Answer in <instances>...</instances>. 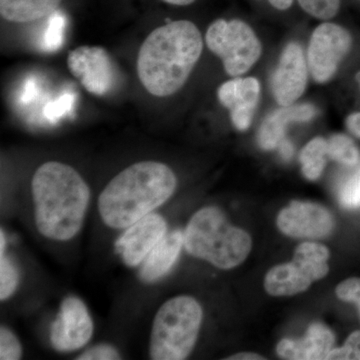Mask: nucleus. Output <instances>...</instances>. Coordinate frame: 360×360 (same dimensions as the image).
I'll return each instance as SVG.
<instances>
[{"instance_id":"16","label":"nucleus","mask_w":360,"mask_h":360,"mask_svg":"<svg viewBox=\"0 0 360 360\" xmlns=\"http://www.w3.org/2000/svg\"><path fill=\"white\" fill-rule=\"evenodd\" d=\"M184 246V232H168L141 265L139 276L143 283H155L169 274Z\"/></svg>"},{"instance_id":"34","label":"nucleus","mask_w":360,"mask_h":360,"mask_svg":"<svg viewBox=\"0 0 360 360\" xmlns=\"http://www.w3.org/2000/svg\"><path fill=\"white\" fill-rule=\"evenodd\" d=\"M269 1L274 8L279 9V11H286L293 4V0H269Z\"/></svg>"},{"instance_id":"14","label":"nucleus","mask_w":360,"mask_h":360,"mask_svg":"<svg viewBox=\"0 0 360 360\" xmlns=\"http://www.w3.org/2000/svg\"><path fill=\"white\" fill-rule=\"evenodd\" d=\"M333 345L335 335L330 329L321 323H314L302 340H281L276 352L284 359L321 360L328 359Z\"/></svg>"},{"instance_id":"18","label":"nucleus","mask_w":360,"mask_h":360,"mask_svg":"<svg viewBox=\"0 0 360 360\" xmlns=\"http://www.w3.org/2000/svg\"><path fill=\"white\" fill-rule=\"evenodd\" d=\"M63 0H0V14L13 23H27L49 18Z\"/></svg>"},{"instance_id":"15","label":"nucleus","mask_w":360,"mask_h":360,"mask_svg":"<svg viewBox=\"0 0 360 360\" xmlns=\"http://www.w3.org/2000/svg\"><path fill=\"white\" fill-rule=\"evenodd\" d=\"M316 115V110L309 103L283 106L266 116L259 131L257 141L265 150L276 148L284 139L286 127L291 122H305Z\"/></svg>"},{"instance_id":"9","label":"nucleus","mask_w":360,"mask_h":360,"mask_svg":"<svg viewBox=\"0 0 360 360\" xmlns=\"http://www.w3.org/2000/svg\"><path fill=\"white\" fill-rule=\"evenodd\" d=\"M68 66L71 75L94 96H105L115 85V63L103 47L84 45L73 49L68 54Z\"/></svg>"},{"instance_id":"32","label":"nucleus","mask_w":360,"mask_h":360,"mask_svg":"<svg viewBox=\"0 0 360 360\" xmlns=\"http://www.w3.org/2000/svg\"><path fill=\"white\" fill-rule=\"evenodd\" d=\"M347 127L350 134L360 139V112H355L347 118Z\"/></svg>"},{"instance_id":"2","label":"nucleus","mask_w":360,"mask_h":360,"mask_svg":"<svg viewBox=\"0 0 360 360\" xmlns=\"http://www.w3.org/2000/svg\"><path fill=\"white\" fill-rule=\"evenodd\" d=\"M202 49V37L191 21H172L155 28L139 51L137 75L141 84L153 96L176 94L200 60Z\"/></svg>"},{"instance_id":"22","label":"nucleus","mask_w":360,"mask_h":360,"mask_svg":"<svg viewBox=\"0 0 360 360\" xmlns=\"http://www.w3.org/2000/svg\"><path fill=\"white\" fill-rule=\"evenodd\" d=\"M51 14L49 26L42 39V49L45 51H56L60 49L65 37V20L63 16Z\"/></svg>"},{"instance_id":"4","label":"nucleus","mask_w":360,"mask_h":360,"mask_svg":"<svg viewBox=\"0 0 360 360\" xmlns=\"http://www.w3.org/2000/svg\"><path fill=\"white\" fill-rule=\"evenodd\" d=\"M184 236V248L188 255L220 269L243 264L252 246L250 234L229 224L215 206H205L194 213Z\"/></svg>"},{"instance_id":"30","label":"nucleus","mask_w":360,"mask_h":360,"mask_svg":"<svg viewBox=\"0 0 360 360\" xmlns=\"http://www.w3.org/2000/svg\"><path fill=\"white\" fill-rule=\"evenodd\" d=\"M336 295L345 302L355 303L360 307V278L352 277L338 284L335 290Z\"/></svg>"},{"instance_id":"21","label":"nucleus","mask_w":360,"mask_h":360,"mask_svg":"<svg viewBox=\"0 0 360 360\" xmlns=\"http://www.w3.org/2000/svg\"><path fill=\"white\" fill-rule=\"evenodd\" d=\"M20 283V269L6 255V250L0 251V300H8L15 293Z\"/></svg>"},{"instance_id":"29","label":"nucleus","mask_w":360,"mask_h":360,"mask_svg":"<svg viewBox=\"0 0 360 360\" xmlns=\"http://www.w3.org/2000/svg\"><path fill=\"white\" fill-rule=\"evenodd\" d=\"M295 258L310 262H326L329 258V250L328 248L319 243H304L296 248Z\"/></svg>"},{"instance_id":"7","label":"nucleus","mask_w":360,"mask_h":360,"mask_svg":"<svg viewBox=\"0 0 360 360\" xmlns=\"http://www.w3.org/2000/svg\"><path fill=\"white\" fill-rule=\"evenodd\" d=\"M352 46V37L342 26L322 23L315 28L307 51L310 75L319 84L329 82Z\"/></svg>"},{"instance_id":"6","label":"nucleus","mask_w":360,"mask_h":360,"mask_svg":"<svg viewBox=\"0 0 360 360\" xmlns=\"http://www.w3.org/2000/svg\"><path fill=\"white\" fill-rule=\"evenodd\" d=\"M205 42L231 77L245 75L262 56V44L255 32L238 20H215L206 32Z\"/></svg>"},{"instance_id":"11","label":"nucleus","mask_w":360,"mask_h":360,"mask_svg":"<svg viewBox=\"0 0 360 360\" xmlns=\"http://www.w3.org/2000/svg\"><path fill=\"white\" fill-rule=\"evenodd\" d=\"M309 65L302 47L296 42L286 45L271 77V90L276 103L290 106L307 89Z\"/></svg>"},{"instance_id":"20","label":"nucleus","mask_w":360,"mask_h":360,"mask_svg":"<svg viewBox=\"0 0 360 360\" xmlns=\"http://www.w3.org/2000/svg\"><path fill=\"white\" fill-rule=\"evenodd\" d=\"M328 156L347 167H354L360 160L356 144L345 134H335L330 137L328 141Z\"/></svg>"},{"instance_id":"26","label":"nucleus","mask_w":360,"mask_h":360,"mask_svg":"<svg viewBox=\"0 0 360 360\" xmlns=\"http://www.w3.org/2000/svg\"><path fill=\"white\" fill-rule=\"evenodd\" d=\"M328 359L360 360V330L348 336L342 347L333 348L329 352Z\"/></svg>"},{"instance_id":"12","label":"nucleus","mask_w":360,"mask_h":360,"mask_svg":"<svg viewBox=\"0 0 360 360\" xmlns=\"http://www.w3.org/2000/svg\"><path fill=\"white\" fill-rule=\"evenodd\" d=\"M278 229L295 238H324L335 227L333 215L326 208L311 202L293 201L277 217Z\"/></svg>"},{"instance_id":"27","label":"nucleus","mask_w":360,"mask_h":360,"mask_svg":"<svg viewBox=\"0 0 360 360\" xmlns=\"http://www.w3.org/2000/svg\"><path fill=\"white\" fill-rule=\"evenodd\" d=\"M77 360H116L122 359L120 350L108 343H98L84 350Z\"/></svg>"},{"instance_id":"35","label":"nucleus","mask_w":360,"mask_h":360,"mask_svg":"<svg viewBox=\"0 0 360 360\" xmlns=\"http://www.w3.org/2000/svg\"><path fill=\"white\" fill-rule=\"evenodd\" d=\"M226 359L229 360H260L264 359V357L260 356V355L253 354H238L233 355V356L227 357Z\"/></svg>"},{"instance_id":"10","label":"nucleus","mask_w":360,"mask_h":360,"mask_svg":"<svg viewBox=\"0 0 360 360\" xmlns=\"http://www.w3.org/2000/svg\"><path fill=\"white\" fill-rule=\"evenodd\" d=\"M167 233L165 217L160 213H150L124 229L116 240V252L127 267L141 266Z\"/></svg>"},{"instance_id":"28","label":"nucleus","mask_w":360,"mask_h":360,"mask_svg":"<svg viewBox=\"0 0 360 360\" xmlns=\"http://www.w3.org/2000/svg\"><path fill=\"white\" fill-rule=\"evenodd\" d=\"M73 103H75V96L73 94H63V96L49 101L45 105L44 115L47 120H58V118L63 117V116L70 112Z\"/></svg>"},{"instance_id":"23","label":"nucleus","mask_w":360,"mask_h":360,"mask_svg":"<svg viewBox=\"0 0 360 360\" xmlns=\"http://www.w3.org/2000/svg\"><path fill=\"white\" fill-rule=\"evenodd\" d=\"M305 13L319 20H330L340 11V0H298Z\"/></svg>"},{"instance_id":"36","label":"nucleus","mask_w":360,"mask_h":360,"mask_svg":"<svg viewBox=\"0 0 360 360\" xmlns=\"http://www.w3.org/2000/svg\"><path fill=\"white\" fill-rule=\"evenodd\" d=\"M162 1L167 2L168 4H172V6H186L193 4L196 0H162Z\"/></svg>"},{"instance_id":"37","label":"nucleus","mask_w":360,"mask_h":360,"mask_svg":"<svg viewBox=\"0 0 360 360\" xmlns=\"http://www.w3.org/2000/svg\"><path fill=\"white\" fill-rule=\"evenodd\" d=\"M359 316H360V307H359Z\"/></svg>"},{"instance_id":"33","label":"nucleus","mask_w":360,"mask_h":360,"mask_svg":"<svg viewBox=\"0 0 360 360\" xmlns=\"http://www.w3.org/2000/svg\"><path fill=\"white\" fill-rule=\"evenodd\" d=\"M281 155L284 160H290L293 153H295V148H293L292 143L288 139H284L278 146Z\"/></svg>"},{"instance_id":"8","label":"nucleus","mask_w":360,"mask_h":360,"mask_svg":"<svg viewBox=\"0 0 360 360\" xmlns=\"http://www.w3.org/2000/svg\"><path fill=\"white\" fill-rule=\"evenodd\" d=\"M94 331L89 307L82 298L70 295L61 302L52 321L49 340L56 352H75L89 345Z\"/></svg>"},{"instance_id":"25","label":"nucleus","mask_w":360,"mask_h":360,"mask_svg":"<svg viewBox=\"0 0 360 360\" xmlns=\"http://www.w3.org/2000/svg\"><path fill=\"white\" fill-rule=\"evenodd\" d=\"M340 200L341 205L347 208L360 206V167L341 187Z\"/></svg>"},{"instance_id":"19","label":"nucleus","mask_w":360,"mask_h":360,"mask_svg":"<svg viewBox=\"0 0 360 360\" xmlns=\"http://www.w3.org/2000/svg\"><path fill=\"white\" fill-rule=\"evenodd\" d=\"M328 155V141L322 137H316L309 141L300 153L302 174L309 180H316L326 167V156Z\"/></svg>"},{"instance_id":"3","label":"nucleus","mask_w":360,"mask_h":360,"mask_svg":"<svg viewBox=\"0 0 360 360\" xmlns=\"http://www.w3.org/2000/svg\"><path fill=\"white\" fill-rule=\"evenodd\" d=\"M177 186L174 170L160 161L134 163L104 187L97 210L104 224L125 229L165 205Z\"/></svg>"},{"instance_id":"24","label":"nucleus","mask_w":360,"mask_h":360,"mask_svg":"<svg viewBox=\"0 0 360 360\" xmlns=\"http://www.w3.org/2000/svg\"><path fill=\"white\" fill-rule=\"evenodd\" d=\"M22 357V345L11 329L0 328V359L18 360Z\"/></svg>"},{"instance_id":"1","label":"nucleus","mask_w":360,"mask_h":360,"mask_svg":"<svg viewBox=\"0 0 360 360\" xmlns=\"http://www.w3.org/2000/svg\"><path fill=\"white\" fill-rule=\"evenodd\" d=\"M32 191L35 225L44 238L65 243L79 233L91 196L75 168L59 161L44 162L33 174Z\"/></svg>"},{"instance_id":"31","label":"nucleus","mask_w":360,"mask_h":360,"mask_svg":"<svg viewBox=\"0 0 360 360\" xmlns=\"http://www.w3.org/2000/svg\"><path fill=\"white\" fill-rule=\"evenodd\" d=\"M37 94V82L32 79H27L23 85L22 92H21L20 101L23 103H32Z\"/></svg>"},{"instance_id":"17","label":"nucleus","mask_w":360,"mask_h":360,"mask_svg":"<svg viewBox=\"0 0 360 360\" xmlns=\"http://www.w3.org/2000/svg\"><path fill=\"white\" fill-rule=\"evenodd\" d=\"M312 281L296 262L277 265L264 281L265 290L274 296L293 295L309 288Z\"/></svg>"},{"instance_id":"13","label":"nucleus","mask_w":360,"mask_h":360,"mask_svg":"<svg viewBox=\"0 0 360 360\" xmlns=\"http://www.w3.org/2000/svg\"><path fill=\"white\" fill-rule=\"evenodd\" d=\"M220 103L231 111L232 123L240 131L250 127L260 98V84L257 78H234L219 87Z\"/></svg>"},{"instance_id":"5","label":"nucleus","mask_w":360,"mask_h":360,"mask_svg":"<svg viewBox=\"0 0 360 360\" xmlns=\"http://www.w3.org/2000/svg\"><path fill=\"white\" fill-rule=\"evenodd\" d=\"M202 319V307L191 296H174L162 303L151 326L150 359H187L195 347Z\"/></svg>"}]
</instances>
